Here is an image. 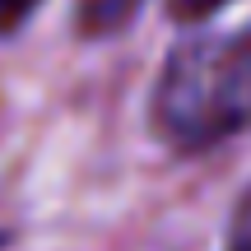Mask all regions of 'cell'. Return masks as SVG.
<instances>
[{
  "mask_svg": "<svg viewBox=\"0 0 251 251\" xmlns=\"http://www.w3.org/2000/svg\"><path fill=\"white\" fill-rule=\"evenodd\" d=\"M153 126L172 149L200 153L251 126V37H191L153 89Z\"/></svg>",
  "mask_w": 251,
  "mask_h": 251,
  "instance_id": "obj_1",
  "label": "cell"
},
{
  "mask_svg": "<svg viewBox=\"0 0 251 251\" xmlns=\"http://www.w3.org/2000/svg\"><path fill=\"white\" fill-rule=\"evenodd\" d=\"M144 0H75V28L84 37H112L140 14Z\"/></svg>",
  "mask_w": 251,
  "mask_h": 251,
  "instance_id": "obj_2",
  "label": "cell"
},
{
  "mask_svg": "<svg viewBox=\"0 0 251 251\" xmlns=\"http://www.w3.org/2000/svg\"><path fill=\"white\" fill-rule=\"evenodd\" d=\"M224 251H251V186L233 209V228H228V247Z\"/></svg>",
  "mask_w": 251,
  "mask_h": 251,
  "instance_id": "obj_3",
  "label": "cell"
},
{
  "mask_svg": "<svg viewBox=\"0 0 251 251\" xmlns=\"http://www.w3.org/2000/svg\"><path fill=\"white\" fill-rule=\"evenodd\" d=\"M224 5H233V0H168V14L177 24H200V19L219 14Z\"/></svg>",
  "mask_w": 251,
  "mask_h": 251,
  "instance_id": "obj_4",
  "label": "cell"
},
{
  "mask_svg": "<svg viewBox=\"0 0 251 251\" xmlns=\"http://www.w3.org/2000/svg\"><path fill=\"white\" fill-rule=\"evenodd\" d=\"M37 5L42 0H0V33H14L19 24H28Z\"/></svg>",
  "mask_w": 251,
  "mask_h": 251,
  "instance_id": "obj_5",
  "label": "cell"
}]
</instances>
